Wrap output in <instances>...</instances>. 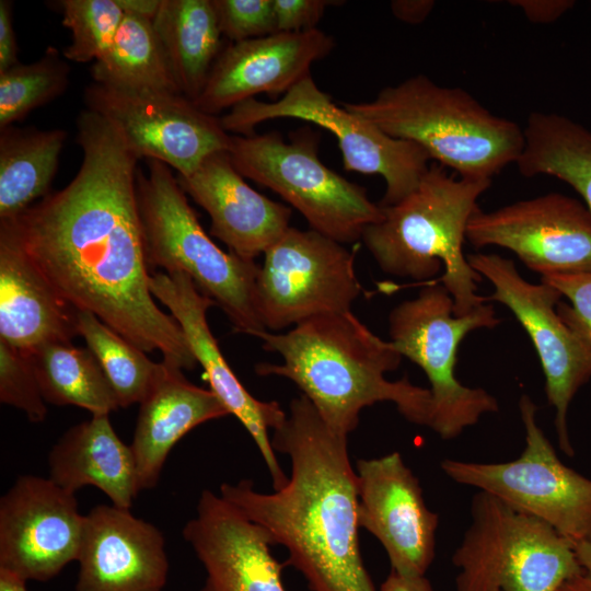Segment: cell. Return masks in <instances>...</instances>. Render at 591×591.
<instances>
[{
    "instance_id": "cell-42",
    "label": "cell",
    "mask_w": 591,
    "mask_h": 591,
    "mask_svg": "<svg viewBox=\"0 0 591 591\" xmlns=\"http://www.w3.org/2000/svg\"><path fill=\"white\" fill-rule=\"evenodd\" d=\"M124 14H130L153 22L162 0H116Z\"/></svg>"
},
{
    "instance_id": "cell-35",
    "label": "cell",
    "mask_w": 591,
    "mask_h": 591,
    "mask_svg": "<svg viewBox=\"0 0 591 591\" xmlns=\"http://www.w3.org/2000/svg\"><path fill=\"white\" fill-rule=\"evenodd\" d=\"M219 30L231 43L276 33L273 0H211Z\"/></svg>"
},
{
    "instance_id": "cell-17",
    "label": "cell",
    "mask_w": 591,
    "mask_h": 591,
    "mask_svg": "<svg viewBox=\"0 0 591 591\" xmlns=\"http://www.w3.org/2000/svg\"><path fill=\"white\" fill-rule=\"evenodd\" d=\"M358 522L385 549L391 570L425 576L436 554L439 517L401 453L357 462Z\"/></svg>"
},
{
    "instance_id": "cell-37",
    "label": "cell",
    "mask_w": 591,
    "mask_h": 591,
    "mask_svg": "<svg viewBox=\"0 0 591 591\" xmlns=\"http://www.w3.org/2000/svg\"><path fill=\"white\" fill-rule=\"evenodd\" d=\"M328 0H273L276 33H299L316 28Z\"/></svg>"
},
{
    "instance_id": "cell-44",
    "label": "cell",
    "mask_w": 591,
    "mask_h": 591,
    "mask_svg": "<svg viewBox=\"0 0 591 591\" xmlns=\"http://www.w3.org/2000/svg\"><path fill=\"white\" fill-rule=\"evenodd\" d=\"M25 583L21 578L0 570V591H26Z\"/></svg>"
},
{
    "instance_id": "cell-45",
    "label": "cell",
    "mask_w": 591,
    "mask_h": 591,
    "mask_svg": "<svg viewBox=\"0 0 591 591\" xmlns=\"http://www.w3.org/2000/svg\"><path fill=\"white\" fill-rule=\"evenodd\" d=\"M575 552L581 566L591 571V544L578 543L575 545Z\"/></svg>"
},
{
    "instance_id": "cell-31",
    "label": "cell",
    "mask_w": 591,
    "mask_h": 591,
    "mask_svg": "<svg viewBox=\"0 0 591 591\" xmlns=\"http://www.w3.org/2000/svg\"><path fill=\"white\" fill-rule=\"evenodd\" d=\"M77 328L100 363L119 406L140 404L162 374L164 362L150 360L143 350L90 312L78 311Z\"/></svg>"
},
{
    "instance_id": "cell-3",
    "label": "cell",
    "mask_w": 591,
    "mask_h": 591,
    "mask_svg": "<svg viewBox=\"0 0 591 591\" xmlns=\"http://www.w3.org/2000/svg\"><path fill=\"white\" fill-rule=\"evenodd\" d=\"M256 337L282 359L257 363L256 373L292 381L334 432L348 437L361 410L380 402L393 403L405 419L428 427L430 390L407 378L386 379L403 357L351 311L314 316L286 333L263 331Z\"/></svg>"
},
{
    "instance_id": "cell-38",
    "label": "cell",
    "mask_w": 591,
    "mask_h": 591,
    "mask_svg": "<svg viewBox=\"0 0 591 591\" xmlns=\"http://www.w3.org/2000/svg\"><path fill=\"white\" fill-rule=\"evenodd\" d=\"M533 23L547 24L555 22L575 5L572 0H512Z\"/></svg>"
},
{
    "instance_id": "cell-26",
    "label": "cell",
    "mask_w": 591,
    "mask_h": 591,
    "mask_svg": "<svg viewBox=\"0 0 591 591\" xmlns=\"http://www.w3.org/2000/svg\"><path fill=\"white\" fill-rule=\"evenodd\" d=\"M153 26L179 92L195 102L223 49L211 0H162Z\"/></svg>"
},
{
    "instance_id": "cell-13",
    "label": "cell",
    "mask_w": 591,
    "mask_h": 591,
    "mask_svg": "<svg viewBox=\"0 0 591 591\" xmlns=\"http://www.w3.org/2000/svg\"><path fill=\"white\" fill-rule=\"evenodd\" d=\"M361 285L355 254L312 229L288 230L264 253L256 280V309L268 332L314 316L351 311Z\"/></svg>"
},
{
    "instance_id": "cell-23",
    "label": "cell",
    "mask_w": 591,
    "mask_h": 591,
    "mask_svg": "<svg viewBox=\"0 0 591 591\" xmlns=\"http://www.w3.org/2000/svg\"><path fill=\"white\" fill-rule=\"evenodd\" d=\"M76 310L0 225V340L25 352L79 335Z\"/></svg>"
},
{
    "instance_id": "cell-27",
    "label": "cell",
    "mask_w": 591,
    "mask_h": 591,
    "mask_svg": "<svg viewBox=\"0 0 591 591\" xmlns=\"http://www.w3.org/2000/svg\"><path fill=\"white\" fill-rule=\"evenodd\" d=\"M517 161L523 176L548 175L568 184L591 212V130L569 117L534 112Z\"/></svg>"
},
{
    "instance_id": "cell-24",
    "label": "cell",
    "mask_w": 591,
    "mask_h": 591,
    "mask_svg": "<svg viewBox=\"0 0 591 591\" xmlns=\"http://www.w3.org/2000/svg\"><path fill=\"white\" fill-rule=\"evenodd\" d=\"M164 364L162 374L140 402L130 444L139 491L157 486L170 451L187 432L230 415L210 390L190 383L182 369Z\"/></svg>"
},
{
    "instance_id": "cell-22",
    "label": "cell",
    "mask_w": 591,
    "mask_h": 591,
    "mask_svg": "<svg viewBox=\"0 0 591 591\" xmlns=\"http://www.w3.org/2000/svg\"><path fill=\"white\" fill-rule=\"evenodd\" d=\"M177 182L210 216L211 235L244 259L264 254L290 227L291 209L253 189L228 151L208 155Z\"/></svg>"
},
{
    "instance_id": "cell-21",
    "label": "cell",
    "mask_w": 591,
    "mask_h": 591,
    "mask_svg": "<svg viewBox=\"0 0 591 591\" xmlns=\"http://www.w3.org/2000/svg\"><path fill=\"white\" fill-rule=\"evenodd\" d=\"M74 591H162L165 540L129 509L97 505L84 517Z\"/></svg>"
},
{
    "instance_id": "cell-28",
    "label": "cell",
    "mask_w": 591,
    "mask_h": 591,
    "mask_svg": "<svg viewBox=\"0 0 591 591\" xmlns=\"http://www.w3.org/2000/svg\"><path fill=\"white\" fill-rule=\"evenodd\" d=\"M67 135L62 129H1L0 221L18 217L48 195Z\"/></svg>"
},
{
    "instance_id": "cell-16",
    "label": "cell",
    "mask_w": 591,
    "mask_h": 591,
    "mask_svg": "<svg viewBox=\"0 0 591 591\" xmlns=\"http://www.w3.org/2000/svg\"><path fill=\"white\" fill-rule=\"evenodd\" d=\"M84 517L73 493L49 477H19L0 500V570L47 581L81 547Z\"/></svg>"
},
{
    "instance_id": "cell-15",
    "label": "cell",
    "mask_w": 591,
    "mask_h": 591,
    "mask_svg": "<svg viewBox=\"0 0 591 591\" xmlns=\"http://www.w3.org/2000/svg\"><path fill=\"white\" fill-rule=\"evenodd\" d=\"M475 247L514 253L541 277L591 273V212L570 196L549 193L493 211L479 208L466 229Z\"/></svg>"
},
{
    "instance_id": "cell-32",
    "label": "cell",
    "mask_w": 591,
    "mask_h": 591,
    "mask_svg": "<svg viewBox=\"0 0 591 591\" xmlns=\"http://www.w3.org/2000/svg\"><path fill=\"white\" fill-rule=\"evenodd\" d=\"M69 72L68 63L51 46L40 59L16 63L0 72V129L65 93Z\"/></svg>"
},
{
    "instance_id": "cell-1",
    "label": "cell",
    "mask_w": 591,
    "mask_h": 591,
    "mask_svg": "<svg viewBox=\"0 0 591 591\" xmlns=\"http://www.w3.org/2000/svg\"><path fill=\"white\" fill-rule=\"evenodd\" d=\"M81 166L61 190L0 221L45 279L78 311L94 314L125 339L192 370L197 361L172 314L149 288L137 199L138 157L99 114L77 119Z\"/></svg>"
},
{
    "instance_id": "cell-19",
    "label": "cell",
    "mask_w": 591,
    "mask_h": 591,
    "mask_svg": "<svg viewBox=\"0 0 591 591\" xmlns=\"http://www.w3.org/2000/svg\"><path fill=\"white\" fill-rule=\"evenodd\" d=\"M334 45L318 28L231 43L223 47L194 103L216 116L257 94H286L311 74V66L326 57Z\"/></svg>"
},
{
    "instance_id": "cell-39",
    "label": "cell",
    "mask_w": 591,
    "mask_h": 591,
    "mask_svg": "<svg viewBox=\"0 0 591 591\" xmlns=\"http://www.w3.org/2000/svg\"><path fill=\"white\" fill-rule=\"evenodd\" d=\"M18 61V44L12 19V2L0 1V72Z\"/></svg>"
},
{
    "instance_id": "cell-36",
    "label": "cell",
    "mask_w": 591,
    "mask_h": 591,
    "mask_svg": "<svg viewBox=\"0 0 591 591\" xmlns=\"http://www.w3.org/2000/svg\"><path fill=\"white\" fill-rule=\"evenodd\" d=\"M556 288L568 303L560 301L558 311L591 339V273L541 277Z\"/></svg>"
},
{
    "instance_id": "cell-20",
    "label": "cell",
    "mask_w": 591,
    "mask_h": 591,
    "mask_svg": "<svg viewBox=\"0 0 591 591\" xmlns=\"http://www.w3.org/2000/svg\"><path fill=\"white\" fill-rule=\"evenodd\" d=\"M183 536L206 570L199 591H286L268 532L220 495L201 493Z\"/></svg>"
},
{
    "instance_id": "cell-25",
    "label": "cell",
    "mask_w": 591,
    "mask_h": 591,
    "mask_svg": "<svg viewBox=\"0 0 591 591\" xmlns=\"http://www.w3.org/2000/svg\"><path fill=\"white\" fill-rule=\"evenodd\" d=\"M49 478L76 493L83 486L102 490L112 505L130 509L140 493L130 445L115 432L109 415H92L58 440L48 454Z\"/></svg>"
},
{
    "instance_id": "cell-9",
    "label": "cell",
    "mask_w": 591,
    "mask_h": 591,
    "mask_svg": "<svg viewBox=\"0 0 591 591\" xmlns=\"http://www.w3.org/2000/svg\"><path fill=\"white\" fill-rule=\"evenodd\" d=\"M499 323L490 302L470 314L455 316L452 297L437 281L390 312L389 340L426 374L431 394L428 428L444 440L459 437L483 416L499 410L494 395L482 387L464 385L455 374L459 346L465 336Z\"/></svg>"
},
{
    "instance_id": "cell-6",
    "label": "cell",
    "mask_w": 591,
    "mask_h": 591,
    "mask_svg": "<svg viewBox=\"0 0 591 591\" xmlns=\"http://www.w3.org/2000/svg\"><path fill=\"white\" fill-rule=\"evenodd\" d=\"M137 171V199L150 274H186L229 317L234 329L257 336L266 331L256 309L259 266L221 250L205 232L170 166L147 160Z\"/></svg>"
},
{
    "instance_id": "cell-4",
    "label": "cell",
    "mask_w": 591,
    "mask_h": 591,
    "mask_svg": "<svg viewBox=\"0 0 591 591\" xmlns=\"http://www.w3.org/2000/svg\"><path fill=\"white\" fill-rule=\"evenodd\" d=\"M491 179L454 177L431 163L418 186L399 202L382 207V218L368 225L361 241L389 275L430 280L440 273L441 285L453 300V314L463 316L484 305L477 293L482 277L467 262L463 245L478 198Z\"/></svg>"
},
{
    "instance_id": "cell-33",
    "label": "cell",
    "mask_w": 591,
    "mask_h": 591,
    "mask_svg": "<svg viewBox=\"0 0 591 591\" xmlns=\"http://www.w3.org/2000/svg\"><path fill=\"white\" fill-rule=\"evenodd\" d=\"M62 24L71 31V43L62 56L76 62L97 60L111 46L124 18L116 0H65Z\"/></svg>"
},
{
    "instance_id": "cell-30",
    "label": "cell",
    "mask_w": 591,
    "mask_h": 591,
    "mask_svg": "<svg viewBox=\"0 0 591 591\" xmlns=\"http://www.w3.org/2000/svg\"><path fill=\"white\" fill-rule=\"evenodd\" d=\"M93 82L129 90L179 92L153 22L124 14L107 50L91 67Z\"/></svg>"
},
{
    "instance_id": "cell-40",
    "label": "cell",
    "mask_w": 591,
    "mask_h": 591,
    "mask_svg": "<svg viewBox=\"0 0 591 591\" xmlns=\"http://www.w3.org/2000/svg\"><path fill=\"white\" fill-rule=\"evenodd\" d=\"M432 0H394L391 10L395 18L408 24L422 23L434 8Z\"/></svg>"
},
{
    "instance_id": "cell-14",
    "label": "cell",
    "mask_w": 591,
    "mask_h": 591,
    "mask_svg": "<svg viewBox=\"0 0 591 591\" xmlns=\"http://www.w3.org/2000/svg\"><path fill=\"white\" fill-rule=\"evenodd\" d=\"M86 108L111 123L138 159L158 160L177 175L192 173L208 155L228 151L232 136L215 115L178 92L129 90L92 82Z\"/></svg>"
},
{
    "instance_id": "cell-2",
    "label": "cell",
    "mask_w": 591,
    "mask_h": 591,
    "mask_svg": "<svg viewBox=\"0 0 591 591\" xmlns=\"http://www.w3.org/2000/svg\"><path fill=\"white\" fill-rule=\"evenodd\" d=\"M347 436L334 432L303 394L273 430L274 451L290 457L287 484L256 491L250 479L223 483L220 496L287 548L312 591H375L359 547L357 474Z\"/></svg>"
},
{
    "instance_id": "cell-18",
    "label": "cell",
    "mask_w": 591,
    "mask_h": 591,
    "mask_svg": "<svg viewBox=\"0 0 591 591\" xmlns=\"http://www.w3.org/2000/svg\"><path fill=\"white\" fill-rule=\"evenodd\" d=\"M152 296L169 309L181 325L196 361L202 367L210 391L229 414L244 426L255 441L271 477L275 490L288 482L271 447L268 430L276 429L287 417L278 402L255 398L244 387L220 351L207 321L215 302L201 294L182 271L150 274Z\"/></svg>"
},
{
    "instance_id": "cell-43",
    "label": "cell",
    "mask_w": 591,
    "mask_h": 591,
    "mask_svg": "<svg viewBox=\"0 0 591 591\" xmlns=\"http://www.w3.org/2000/svg\"><path fill=\"white\" fill-rule=\"evenodd\" d=\"M556 591H591V571L583 570L567 579Z\"/></svg>"
},
{
    "instance_id": "cell-12",
    "label": "cell",
    "mask_w": 591,
    "mask_h": 591,
    "mask_svg": "<svg viewBox=\"0 0 591 591\" xmlns=\"http://www.w3.org/2000/svg\"><path fill=\"white\" fill-rule=\"evenodd\" d=\"M471 267L493 286L488 302L508 308L529 335L545 376L548 404L555 409L560 450L573 455L568 412L578 391L591 380V339L558 311L560 292L524 279L514 263L494 253L466 256Z\"/></svg>"
},
{
    "instance_id": "cell-34",
    "label": "cell",
    "mask_w": 591,
    "mask_h": 591,
    "mask_svg": "<svg viewBox=\"0 0 591 591\" xmlns=\"http://www.w3.org/2000/svg\"><path fill=\"white\" fill-rule=\"evenodd\" d=\"M0 401L26 414L34 422L47 414L28 352L0 340Z\"/></svg>"
},
{
    "instance_id": "cell-29",
    "label": "cell",
    "mask_w": 591,
    "mask_h": 591,
    "mask_svg": "<svg viewBox=\"0 0 591 591\" xmlns=\"http://www.w3.org/2000/svg\"><path fill=\"white\" fill-rule=\"evenodd\" d=\"M28 354L45 402L74 405L92 415H109L120 408L89 348L76 347L71 341H48Z\"/></svg>"
},
{
    "instance_id": "cell-11",
    "label": "cell",
    "mask_w": 591,
    "mask_h": 591,
    "mask_svg": "<svg viewBox=\"0 0 591 591\" xmlns=\"http://www.w3.org/2000/svg\"><path fill=\"white\" fill-rule=\"evenodd\" d=\"M276 118H296L332 132L338 141L345 170L376 174L385 181L380 206L399 202L420 183L430 158L414 142L396 139L374 124L336 105L308 76L275 102L255 97L233 106L220 117L227 132L250 136L256 125Z\"/></svg>"
},
{
    "instance_id": "cell-8",
    "label": "cell",
    "mask_w": 591,
    "mask_h": 591,
    "mask_svg": "<svg viewBox=\"0 0 591 591\" xmlns=\"http://www.w3.org/2000/svg\"><path fill=\"white\" fill-rule=\"evenodd\" d=\"M318 138L301 129L285 141L278 131L232 136L228 150L239 173L268 187L297 209L311 229L339 243L361 240L382 218L364 187L327 167L317 154Z\"/></svg>"
},
{
    "instance_id": "cell-7",
    "label": "cell",
    "mask_w": 591,
    "mask_h": 591,
    "mask_svg": "<svg viewBox=\"0 0 591 591\" xmlns=\"http://www.w3.org/2000/svg\"><path fill=\"white\" fill-rule=\"evenodd\" d=\"M452 563L455 591H556L581 572L575 546L542 520L477 491Z\"/></svg>"
},
{
    "instance_id": "cell-41",
    "label": "cell",
    "mask_w": 591,
    "mask_h": 591,
    "mask_svg": "<svg viewBox=\"0 0 591 591\" xmlns=\"http://www.w3.org/2000/svg\"><path fill=\"white\" fill-rule=\"evenodd\" d=\"M380 591H433L426 576H404L391 570Z\"/></svg>"
},
{
    "instance_id": "cell-10",
    "label": "cell",
    "mask_w": 591,
    "mask_h": 591,
    "mask_svg": "<svg viewBox=\"0 0 591 591\" xmlns=\"http://www.w3.org/2000/svg\"><path fill=\"white\" fill-rule=\"evenodd\" d=\"M525 433L521 454L507 462L445 459L440 466L454 483L498 497L557 531L573 544H591V479L565 465L536 420L537 406L519 401Z\"/></svg>"
},
{
    "instance_id": "cell-5",
    "label": "cell",
    "mask_w": 591,
    "mask_h": 591,
    "mask_svg": "<svg viewBox=\"0 0 591 591\" xmlns=\"http://www.w3.org/2000/svg\"><path fill=\"white\" fill-rule=\"evenodd\" d=\"M393 138L419 146L460 177L491 179L517 163L523 129L490 113L461 88L441 86L426 74L382 89L367 102L340 104Z\"/></svg>"
}]
</instances>
